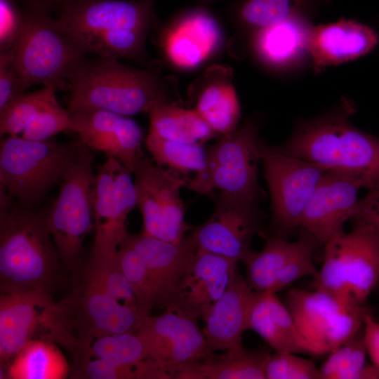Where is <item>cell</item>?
Returning a JSON list of instances; mask_svg holds the SVG:
<instances>
[{
	"instance_id": "cell-1",
	"label": "cell",
	"mask_w": 379,
	"mask_h": 379,
	"mask_svg": "<svg viewBox=\"0 0 379 379\" xmlns=\"http://www.w3.org/2000/svg\"><path fill=\"white\" fill-rule=\"evenodd\" d=\"M0 195L1 293H51L67 272L47 225V211Z\"/></svg>"
},
{
	"instance_id": "cell-2",
	"label": "cell",
	"mask_w": 379,
	"mask_h": 379,
	"mask_svg": "<svg viewBox=\"0 0 379 379\" xmlns=\"http://www.w3.org/2000/svg\"><path fill=\"white\" fill-rule=\"evenodd\" d=\"M352 107L301 122L291 137L277 146L283 152L327 171L349 175L367 190L379 186V138L349 119Z\"/></svg>"
},
{
	"instance_id": "cell-3",
	"label": "cell",
	"mask_w": 379,
	"mask_h": 379,
	"mask_svg": "<svg viewBox=\"0 0 379 379\" xmlns=\"http://www.w3.org/2000/svg\"><path fill=\"white\" fill-rule=\"evenodd\" d=\"M166 81L156 69H141L100 57L86 60L68 79V112L100 109L123 116L149 114L169 100Z\"/></svg>"
},
{
	"instance_id": "cell-4",
	"label": "cell",
	"mask_w": 379,
	"mask_h": 379,
	"mask_svg": "<svg viewBox=\"0 0 379 379\" xmlns=\"http://www.w3.org/2000/svg\"><path fill=\"white\" fill-rule=\"evenodd\" d=\"M81 142L30 140L8 135L0 142V192L19 205L35 208L62 178Z\"/></svg>"
},
{
	"instance_id": "cell-5",
	"label": "cell",
	"mask_w": 379,
	"mask_h": 379,
	"mask_svg": "<svg viewBox=\"0 0 379 379\" xmlns=\"http://www.w3.org/2000/svg\"><path fill=\"white\" fill-rule=\"evenodd\" d=\"M23 22L14 47L19 90L42 84L57 90L68 89V79L86 60L61 32L50 11L25 4Z\"/></svg>"
},
{
	"instance_id": "cell-6",
	"label": "cell",
	"mask_w": 379,
	"mask_h": 379,
	"mask_svg": "<svg viewBox=\"0 0 379 379\" xmlns=\"http://www.w3.org/2000/svg\"><path fill=\"white\" fill-rule=\"evenodd\" d=\"M258 136V126L252 121L222 135L206 149L205 166L189 180L187 187L212 199L220 194L258 204L261 161Z\"/></svg>"
},
{
	"instance_id": "cell-7",
	"label": "cell",
	"mask_w": 379,
	"mask_h": 379,
	"mask_svg": "<svg viewBox=\"0 0 379 379\" xmlns=\"http://www.w3.org/2000/svg\"><path fill=\"white\" fill-rule=\"evenodd\" d=\"M88 149L81 142L60 184L59 194L46 212L47 225L67 274L81 267L83 241L94 228L93 194L96 173Z\"/></svg>"
},
{
	"instance_id": "cell-8",
	"label": "cell",
	"mask_w": 379,
	"mask_h": 379,
	"mask_svg": "<svg viewBox=\"0 0 379 379\" xmlns=\"http://www.w3.org/2000/svg\"><path fill=\"white\" fill-rule=\"evenodd\" d=\"M324 259L312 286L359 305L365 302L379 279V234L364 225L324 245Z\"/></svg>"
},
{
	"instance_id": "cell-9",
	"label": "cell",
	"mask_w": 379,
	"mask_h": 379,
	"mask_svg": "<svg viewBox=\"0 0 379 379\" xmlns=\"http://www.w3.org/2000/svg\"><path fill=\"white\" fill-rule=\"evenodd\" d=\"M71 338L64 311L51 292L35 289L1 293V371L33 340H47L65 347Z\"/></svg>"
},
{
	"instance_id": "cell-10",
	"label": "cell",
	"mask_w": 379,
	"mask_h": 379,
	"mask_svg": "<svg viewBox=\"0 0 379 379\" xmlns=\"http://www.w3.org/2000/svg\"><path fill=\"white\" fill-rule=\"evenodd\" d=\"M260 151L271 199L272 230L274 236L285 239L300 228L307 205L328 171L262 140Z\"/></svg>"
},
{
	"instance_id": "cell-11",
	"label": "cell",
	"mask_w": 379,
	"mask_h": 379,
	"mask_svg": "<svg viewBox=\"0 0 379 379\" xmlns=\"http://www.w3.org/2000/svg\"><path fill=\"white\" fill-rule=\"evenodd\" d=\"M286 306L314 356L329 354L364 326L369 309L326 292L293 288Z\"/></svg>"
},
{
	"instance_id": "cell-12",
	"label": "cell",
	"mask_w": 379,
	"mask_h": 379,
	"mask_svg": "<svg viewBox=\"0 0 379 379\" xmlns=\"http://www.w3.org/2000/svg\"><path fill=\"white\" fill-rule=\"evenodd\" d=\"M131 174L111 157L98 167L93 194L95 239L88 263L93 267L114 265L119 244L128 233V215L137 205Z\"/></svg>"
},
{
	"instance_id": "cell-13",
	"label": "cell",
	"mask_w": 379,
	"mask_h": 379,
	"mask_svg": "<svg viewBox=\"0 0 379 379\" xmlns=\"http://www.w3.org/2000/svg\"><path fill=\"white\" fill-rule=\"evenodd\" d=\"M72 275L68 293L58 302L74 340L137 331L145 317L112 298L87 266Z\"/></svg>"
},
{
	"instance_id": "cell-14",
	"label": "cell",
	"mask_w": 379,
	"mask_h": 379,
	"mask_svg": "<svg viewBox=\"0 0 379 379\" xmlns=\"http://www.w3.org/2000/svg\"><path fill=\"white\" fill-rule=\"evenodd\" d=\"M68 41L86 55L95 43L122 30L148 32L155 20L154 0H77L56 18Z\"/></svg>"
},
{
	"instance_id": "cell-15",
	"label": "cell",
	"mask_w": 379,
	"mask_h": 379,
	"mask_svg": "<svg viewBox=\"0 0 379 379\" xmlns=\"http://www.w3.org/2000/svg\"><path fill=\"white\" fill-rule=\"evenodd\" d=\"M133 173L137 206L142 216L141 232L168 242H182L190 226L185 220L180 190L190 179L146 157Z\"/></svg>"
},
{
	"instance_id": "cell-16",
	"label": "cell",
	"mask_w": 379,
	"mask_h": 379,
	"mask_svg": "<svg viewBox=\"0 0 379 379\" xmlns=\"http://www.w3.org/2000/svg\"><path fill=\"white\" fill-rule=\"evenodd\" d=\"M136 333L148 359L173 379L180 369L210 359L206 338L197 320L174 307L146 317Z\"/></svg>"
},
{
	"instance_id": "cell-17",
	"label": "cell",
	"mask_w": 379,
	"mask_h": 379,
	"mask_svg": "<svg viewBox=\"0 0 379 379\" xmlns=\"http://www.w3.org/2000/svg\"><path fill=\"white\" fill-rule=\"evenodd\" d=\"M213 199L211 216L193 227L189 236L198 248L243 262L253 251L251 243L262 225V212L257 204L227 195L219 194Z\"/></svg>"
},
{
	"instance_id": "cell-18",
	"label": "cell",
	"mask_w": 379,
	"mask_h": 379,
	"mask_svg": "<svg viewBox=\"0 0 379 379\" xmlns=\"http://www.w3.org/2000/svg\"><path fill=\"white\" fill-rule=\"evenodd\" d=\"M79 140L121 162L132 173L145 157L141 127L133 119L100 109L68 112Z\"/></svg>"
},
{
	"instance_id": "cell-19",
	"label": "cell",
	"mask_w": 379,
	"mask_h": 379,
	"mask_svg": "<svg viewBox=\"0 0 379 379\" xmlns=\"http://www.w3.org/2000/svg\"><path fill=\"white\" fill-rule=\"evenodd\" d=\"M361 188L352 177L326 172L307 205L300 229L321 245L343 234L345 222L355 214Z\"/></svg>"
},
{
	"instance_id": "cell-20",
	"label": "cell",
	"mask_w": 379,
	"mask_h": 379,
	"mask_svg": "<svg viewBox=\"0 0 379 379\" xmlns=\"http://www.w3.org/2000/svg\"><path fill=\"white\" fill-rule=\"evenodd\" d=\"M72 362L98 359L103 363L105 379H166L167 375L151 359L136 332L75 340L69 351Z\"/></svg>"
},
{
	"instance_id": "cell-21",
	"label": "cell",
	"mask_w": 379,
	"mask_h": 379,
	"mask_svg": "<svg viewBox=\"0 0 379 379\" xmlns=\"http://www.w3.org/2000/svg\"><path fill=\"white\" fill-rule=\"evenodd\" d=\"M124 239L140 255L154 287L157 306H173L180 286L197 251L190 236L180 244L168 242L140 232H128Z\"/></svg>"
},
{
	"instance_id": "cell-22",
	"label": "cell",
	"mask_w": 379,
	"mask_h": 379,
	"mask_svg": "<svg viewBox=\"0 0 379 379\" xmlns=\"http://www.w3.org/2000/svg\"><path fill=\"white\" fill-rule=\"evenodd\" d=\"M238 262L197 248L182 279L174 307L196 320L204 319L228 286Z\"/></svg>"
},
{
	"instance_id": "cell-23",
	"label": "cell",
	"mask_w": 379,
	"mask_h": 379,
	"mask_svg": "<svg viewBox=\"0 0 379 379\" xmlns=\"http://www.w3.org/2000/svg\"><path fill=\"white\" fill-rule=\"evenodd\" d=\"M259 294L249 286L237 266L226 290L204 319L203 333L211 353L242 343L244 333L250 330L251 314Z\"/></svg>"
},
{
	"instance_id": "cell-24",
	"label": "cell",
	"mask_w": 379,
	"mask_h": 379,
	"mask_svg": "<svg viewBox=\"0 0 379 379\" xmlns=\"http://www.w3.org/2000/svg\"><path fill=\"white\" fill-rule=\"evenodd\" d=\"M378 37L367 25L352 20L312 27L308 53L315 72L357 59L370 52Z\"/></svg>"
},
{
	"instance_id": "cell-25",
	"label": "cell",
	"mask_w": 379,
	"mask_h": 379,
	"mask_svg": "<svg viewBox=\"0 0 379 379\" xmlns=\"http://www.w3.org/2000/svg\"><path fill=\"white\" fill-rule=\"evenodd\" d=\"M167 30L162 39L165 53L171 62L181 68L200 65L221 43L217 21L204 9L185 13Z\"/></svg>"
},
{
	"instance_id": "cell-26",
	"label": "cell",
	"mask_w": 379,
	"mask_h": 379,
	"mask_svg": "<svg viewBox=\"0 0 379 379\" xmlns=\"http://www.w3.org/2000/svg\"><path fill=\"white\" fill-rule=\"evenodd\" d=\"M249 327L275 352L314 356L290 311L274 293L260 292L251 314Z\"/></svg>"
},
{
	"instance_id": "cell-27",
	"label": "cell",
	"mask_w": 379,
	"mask_h": 379,
	"mask_svg": "<svg viewBox=\"0 0 379 379\" xmlns=\"http://www.w3.org/2000/svg\"><path fill=\"white\" fill-rule=\"evenodd\" d=\"M271 354L267 349H251L241 343L222 354H213L180 369L173 379H265V368Z\"/></svg>"
},
{
	"instance_id": "cell-28",
	"label": "cell",
	"mask_w": 379,
	"mask_h": 379,
	"mask_svg": "<svg viewBox=\"0 0 379 379\" xmlns=\"http://www.w3.org/2000/svg\"><path fill=\"white\" fill-rule=\"evenodd\" d=\"M312 27L305 15H297L259 29L254 39L255 51L270 66H289L308 53Z\"/></svg>"
},
{
	"instance_id": "cell-29",
	"label": "cell",
	"mask_w": 379,
	"mask_h": 379,
	"mask_svg": "<svg viewBox=\"0 0 379 379\" xmlns=\"http://www.w3.org/2000/svg\"><path fill=\"white\" fill-rule=\"evenodd\" d=\"M1 372L0 378L62 379L70 366L57 343L35 340L24 347Z\"/></svg>"
},
{
	"instance_id": "cell-30",
	"label": "cell",
	"mask_w": 379,
	"mask_h": 379,
	"mask_svg": "<svg viewBox=\"0 0 379 379\" xmlns=\"http://www.w3.org/2000/svg\"><path fill=\"white\" fill-rule=\"evenodd\" d=\"M149 131L173 141L201 144L217 135L194 109H185L172 102L155 107L150 113Z\"/></svg>"
},
{
	"instance_id": "cell-31",
	"label": "cell",
	"mask_w": 379,
	"mask_h": 379,
	"mask_svg": "<svg viewBox=\"0 0 379 379\" xmlns=\"http://www.w3.org/2000/svg\"><path fill=\"white\" fill-rule=\"evenodd\" d=\"M302 241L301 236L295 241L273 236L260 252L253 251L243 262L249 286L258 292L272 293L277 279L299 250Z\"/></svg>"
},
{
	"instance_id": "cell-32",
	"label": "cell",
	"mask_w": 379,
	"mask_h": 379,
	"mask_svg": "<svg viewBox=\"0 0 379 379\" xmlns=\"http://www.w3.org/2000/svg\"><path fill=\"white\" fill-rule=\"evenodd\" d=\"M194 109L217 135L234 131L240 118V105L234 88L222 77L206 84Z\"/></svg>"
},
{
	"instance_id": "cell-33",
	"label": "cell",
	"mask_w": 379,
	"mask_h": 379,
	"mask_svg": "<svg viewBox=\"0 0 379 379\" xmlns=\"http://www.w3.org/2000/svg\"><path fill=\"white\" fill-rule=\"evenodd\" d=\"M145 146L157 165L182 174L197 173L205 166L206 149L201 144L167 140L149 131Z\"/></svg>"
},
{
	"instance_id": "cell-34",
	"label": "cell",
	"mask_w": 379,
	"mask_h": 379,
	"mask_svg": "<svg viewBox=\"0 0 379 379\" xmlns=\"http://www.w3.org/2000/svg\"><path fill=\"white\" fill-rule=\"evenodd\" d=\"M316 0H241L237 15L246 25L258 29L297 15H305Z\"/></svg>"
},
{
	"instance_id": "cell-35",
	"label": "cell",
	"mask_w": 379,
	"mask_h": 379,
	"mask_svg": "<svg viewBox=\"0 0 379 379\" xmlns=\"http://www.w3.org/2000/svg\"><path fill=\"white\" fill-rule=\"evenodd\" d=\"M55 89L44 86L36 91L22 93L0 110L1 135H18L43 109L57 101Z\"/></svg>"
},
{
	"instance_id": "cell-36",
	"label": "cell",
	"mask_w": 379,
	"mask_h": 379,
	"mask_svg": "<svg viewBox=\"0 0 379 379\" xmlns=\"http://www.w3.org/2000/svg\"><path fill=\"white\" fill-rule=\"evenodd\" d=\"M116 260L135 293L140 314L145 317L150 315L157 306L154 287L142 257L124 238L119 244Z\"/></svg>"
},
{
	"instance_id": "cell-37",
	"label": "cell",
	"mask_w": 379,
	"mask_h": 379,
	"mask_svg": "<svg viewBox=\"0 0 379 379\" xmlns=\"http://www.w3.org/2000/svg\"><path fill=\"white\" fill-rule=\"evenodd\" d=\"M364 328L329 353L319 368L321 379H359L366 364Z\"/></svg>"
},
{
	"instance_id": "cell-38",
	"label": "cell",
	"mask_w": 379,
	"mask_h": 379,
	"mask_svg": "<svg viewBox=\"0 0 379 379\" xmlns=\"http://www.w3.org/2000/svg\"><path fill=\"white\" fill-rule=\"evenodd\" d=\"M74 121L67 109L54 102L41 110L21 133V137L30 140H46L58 133L74 132Z\"/></svg>"
},
{
	"instance_id": "cell-39",
	"label": "cell",
	"mask_w": 379,
	"mask_h": 379,
	"mask_svg": "<svg viewBox=\"0 0 379 379\" xmlns=\"http://www.w3.org/2000/svg\"><path fill=\"white\" fill-rule=\"evenodd\" d=\"M265 379H321L314 364L297 354H271L265 368Z\"/></svg>"
},
{
	"instance_id": "cell-40",
	"label": "cell",
	"mask_w": 379,
	"mask_h": 379,
	"mask_svg": "<svg viewBox=\"0 0 379 379\" xmlns=\"http://www.w3.org/2000/svg\"><path fill=\"white\" fill-rule=\"evenodd\" d=\"M87 267L100 279L112 298L121 305L136 310L140 314L135 293L119 269L117 260L113 265L107 267L95 268L88 264H87Z\"/></svg>"
},
{
	"instance_id": "cell-41",
	"label": "cell",
	"mask_w": 379,
	"mask_h": 379,
	"mask_svg": "<svg viewBox=\"0 0 379 379\" xmlns=\"http://www.w3.org/2000/svg\"><path fill=\"white\" fill-rule=\"evenodd\" d=\"M23 12L14 0H0V51L11 50L16 44L21 32Z\"/></svg>"
},
{
	"instance_id": "cell-42",
	"label": "cell",
	"mask_w": 379,
	"mask_h": 379,
	"mask_svg": "<svg viewBox=\"0 0 379 379\" xmlns=\"http://www.w3.org/2000/svg\"><path fill=\"white\" fill-rule=\"evenodd\" d=\"M14 47L0 53V110L22 93L19 90Z\"/></svg>"
},
{
	"instance_id": "cell-43",
	"label": "cell",
	"mask_w": 379,
	"mask_h": 379,
	"mask_svg": "<svg viewBox=\"0 0 379 379\" xmlns=\"http://www.w3.org/2000/svg\"><path fill=\"white\" fill-rule=\"evenodd\" d=\"M351 220L353 225L366 226L379 234V186L368 190L366 194L359 199Z\"/></svg>"
},
{
	"instance_id": "cell-44",
	"label": "cell",
	"mask_w": 379,
	"mask_h": 379,
	"mask_svg": "<svg viewBox=\"0 0 379 379\" xmlns=\"http://www.w3.org/2000/svg\"><path fill=\"white\" fill-rule=\"evenodd\" d=\"M363 328L367 354L372 364L379 368V321L371 311L365 316Z\"/></svg>"
},
{
	"instance_id": "cell-45",
	"label": "cell",
	"mask_w": 379,
	"mask_h": 379,
	"mask_svg": "<svg viewBox=\"0 0 379 379\" xmlns=\"http://www.w3.org/2000/svg\"><path fill=\"white\" fill-rule=\"evenodd\" d=\"M77 0H24L25 4L42 7L50 11L54 9L60 11L65 6Z\"/></svg>"
},
{
	"instance_id": "cell-46",
	"label": "cell",
	"mask_w": 379,
	"mask_h": 379,
	"mask_svg": "<svg viewBox=\"0 0 379 379\" xmlns=\"http://www.w3.org/2000/svg\"><path fill=\"white\" fill-rule=\"evenodd\" d=\"M359 379H379V368L372 363H366L361 370Z\"/></svg>"
},
{
	"instance_id": "cell-47",
	"label": "cell",
	"mask_w": 379,
	"mask_h": 379,
	"mask_svg": "<svg viewBox=\"0 0 379 379\" xmlns=\"http://www.w3.org/2000/svg\"><path fill=\"white\" fill-rule=\"evenodd\" d=\"M375 288H378V292H379V279H378V283H377V285H376Z\"/></svg>"
}]
</instances>
